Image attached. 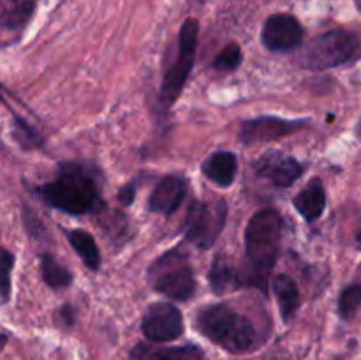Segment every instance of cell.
I'll return each instance as SVG.
<instances>
[{"label": "cell", "mask_w": 361, "mask_h": 360, "mask_svg": "<svg viewBox=\"0 0 361 360\" xmlns=\"http://www.w3.org/2000/svg\"><path fill=\"white\" fill-rule=\"evenodd\" d=\"M282 236V217L277 210L264 208L250 217L245 229V253L249 272L243 275L245 284L267 292V282L279 256Z\"/></svg>", "instance_id": "cell-1"}, {"label": "cell", "mask_w": 361, "mask_h": 360, "mask_svg": "<svg viewBox=\"0 0 361 360\" xmlns=\"http://www.w3.org/2000/svg\"><path fill=\"white\" fill-rule=\"evenodd\" d=\"M39 193L49 207L67 214H87L99 205L97 182L80 164H63L59 176L42 184Z\"/></svg>", "instance_id": "cell-2"}, {"label": "cell", "mask_w": 361, "mask_h": 360, "mask_svg": "<svg viewBox=\"0 0 361 360\" xmlns=\"http://www.w3.org/2000/svg\"><path fill=\"white\" fill-rule=\"evenodd\" d=\"M196 328L204 337L231 353L249 352L257 339L252 321L222 304L203 307L196 316Z\"/></svg>", "instance_id": "cell-3"}, {"label": "cell", "mask_w": 361, "mask_h": 360, "mask_svg": "<svg viewBox=\"0 0 361 360\" xmlns=\"http://www.w3.org/2000/svg\"><path fill=\"white\" fill-rule=\"evenodd\" d=\"M148 281L155 292L173 300H189L196 289L192 265L183 251L173 249L162 254L148 268Z\"/></svg>", "instance_id": "cell-4"}, {"label": "cell", "mask_w": 361, "mask_h": 360, "mask_svg": "<svg viewBox=\"0 0 361 360\" xmlns=\"http://www.w3.org/2000/svg\"><path fill=\"white\" fill-rule=\"evenodd\" d=\"M358 37L351 32L345 30H331L323 35L314 37L309 44L303 48L302 66L305 69L323 71L331 67L342 66L353 59L358 49Z\"/></svg>", "instance_id": "cell-5"}, {"label": "cell", "mask_w": 361, "mask_h": 360, "mask_svg": "<svg viewBox=\"0 0 361 360\" xmlns=\"http://www.w3.org/2000/svg\"><path fill=\"white\" fill-rule=\"evenodd\" d=\"M197 34H200V23L194 18L185 20V23L180 28L178 35V55L175 62L169 67L168 73L164 74L161 87V101L162 104L169 106L180 97L185 81L192 71L194 59H196L197 48Z\"/></svg>", "instance_id": "cell-6"}, {"label": "cell", "mask_w": 361, "mask_h": 360, "mask_svg": "<svg viewBox=\"0 0 361 360\" xmlns=\"http://www.w3.org/2000/svg\"><path fill=\"white\" fill-rule=\"evenodd\" d=\"M228 217V205L224 200L194 201L187 212L183 233L190 244L200 249H208L221 235Z\"/></svg>", "instance_id": "cell-7"}, {"label": "cell", "mask_w": 361, "mask_h": 360, "mask_svg": "<svg viewBox=\"0 0 361 360\" xmlns=\"http://www.w3.org/2000/svg\"><path fill=\"white\" fill-rule=\"evenodd\" d=\"M141 330L148 341H175L183 334V316L173 304H152L141 321Z\"/></svg>", "instance_id": "cell-8"}, {"label": "cell", "mask_w": 361, "mask_h": 360, "mask_svg": "<svg viewBox=\"0 0 361 360\" xmlns=\"http://www.w3.org/2000/svg\"><path fill=\"white\" fill-rule=\"evenodd\" d=\"M261 41L270 52H291L303 41V28L295 16L274 14L264 21Z\"/></svg>", "instance_id": "cell-9"}, {"label": "cell", "mask_w": 361, "mask_h": 360, "mask_svg": "<svg viewBox=\"0 0 361 360\" xmlns=\"http://www.w3.org/2000/svg\"><path fill=\"white\" fill-rule=\"evenodd\" d=\"M254 169H256L257 175L270 180L271 184L279 187H289L303 173V166L295 157L277 150L261 155L254 162Z\"/></svg>", "instance_id": "cell-10"}, {"label": "cell", "mask_w": 361, "mask_h": 360, "mask_svg": "<svg viewBox=\"0 0 361 360\" xmlns=\"http://www.w3.org/2000/svg\"><path fill=\"white\" fill-rule=\"evenodd\" d=\"M305 126L303 120H284L277 116H259L245 120L240 127V140L243 143H261V141L279 140L282 136L296 133Z\"/></svg>", "instance_id": "cell-11"}, {"label": "cell", "mask_w": 361, "mask_h": 360, "mask_svg": "<svg viewBox=\"0 0 361 360\" xmlns=\"http://www.w3.org/2000/svg\"><path fill=\"white\" fill-rule=\"evenodd\" d=\"M187 194V180L180 175H168L157 184L148 200V208L157 214L169 215L180 207Z\"/></svg>", "instance_id": "cell-12"}, {"label": "cell", "mask_w": 361, "mask_h": 360, "mask_svg": "<svg viewBox=\"0 0 361 360\" xmlns=\"http://www.w3.org/2000/svg\"><path fill=\"white\" fill-rule=\"evenodd\" d=\"M238 172V159L233 152H215L203 162V175L219 187H229Z\"/></svg>", "instance_id": "cell-13"}, {"label": "cell", "mask_w": 361, "mask_h": 360, "mask_svg": "<svg viewBox=\"0 0 361 360\" xmlns=\"http://www.w3.org/2000/svg\"><path fill=\"white\" fill-rule=\"evenodd\" d=\"M295 207L303 219L307 221H316L323 215L324 207H326V194H324L323 182L319 179L310 180L305 189L300 191L298 196L295 198Z\"/></svg>", "instance_id": "cell-14"}, {"label": "cell", "mask_w": 361, "mask_h": 360, "mask_svg": "<svg viewBox=\"0 0 361 360\" xmlns=\"http://www.w3.org/2000/svg\"><path fill=\"white\" fill-rule=\"evenodd\" d=\"M208 277H210L212 289L217 295H222V293H228L231 289H236L245 284L242 272L236 270L235 265L228 258L222 256V254L214 260Z\"/></svg>", "instance_id": "cell-15"}, {"label": "cell", "mask_w": 361, "mask_h": 360, "mask_svg": "<svg viewBox=\"0 0 361 360\" xmlns=\"http://www.w3.org/2000/svg\"><path fill=\"white\" fill-rule=\"evenodd\" d=\"M274 289L275 296H277L279 309H281V316L286 323L295 318L296 311L300 307V289L295 279L288 274H279L274 279Z\"/></svg>", "instance_id": "cell-16"}, {"label": "cell", "mask_w": 361, "mask_h": 360, "mask_svg": "<svg viewBox=\"0 0 361 360\" xmlns=\"http://www.w3.org/2000/svg\"><path fill=\"white\" fill-rule=\"evenodd\" d=\"M133 360H203V352L197 346H169V348H145L137 346Z\"/></svg>", "instance_id": "cell-17"}, {"label": "cell", "mask_w": 361, "mask_h": 360, "mask_svg": "<svg viewBox=\"0 0 361 360\" xmlns=\"http://www.w3.org/2000/svg\"><path fill=\"white\" fill-rule=\"evenodd\" d=\"M35 9V0H0V28L23 27Z\"/></svg>", "instance_id": "cell-18"}, {"label": "cell", "mask_w": 361, "mask_h": 360, "mask_svg": "<svg viewBox=\"0 0 361 360\" xmlns=\"http://www.w3.org/2000/svg\"><path fill=\"white\" fill-rule=\"evenodd\" d=\"M67 239H69L71 246L76 251L78 256L83 260V263L90 270H99V267H101V253H99L94 236L85 232V229H73V232H69Z\"/></svg>", "instance_id": "cell-19"}, {"label": "cell", "mask_w": 361, "mask_h": 360, "mask_svg": "<svg viewBox=\"0 0 361 360\" xmlns=\"http://www.w3.org/2000/svg\"><path fill=\"white\" fill-rule=\"evenodd\" d=\"M41 274L46 284L53 289H66L73 282V274L63 265H60L51 254L41 256Z\"/></svg>", "instance_id": "cell-20"}, {"label": "cell", "mask_w": 361, "mask_h": 360, "mask_svg": "<svg viewBox=\"0 0 361 360\" xmlns=\"http://www.w3.org/2000/svg\"><path fill=\"white\" fill-rule=\"evenodd\" d=\"M361 306V286H348L338 299V313L344 320H351Z\"/></svg>", "instance_id": "cell-21"}, {"label": "cell", "mask_w": 361, "mask_h": 360, "mask_svg": "<svg viewBox=\"0 0 361 360\" xmlns=\"http://www.w3.org/2000/svg\"><path fill=\"white\" fill-rule=\"evenodd\" d=\"M13 253L0 247V304H6L11 296V270H13Z\"/></svg>", "instance_id": "cell-22"}, {"label": "cell", "mask_w": 361, "mask_h": 360, "mask_svg": "<svg viewBox=\"0 0 361 360\" xmlns=\"http://www.w3.org/2000/svg\"><path fill=\"white\" fill-rule=\"evenodd\" d=\"M242 64V49L236 42H229L224 49L217 55L214 66L217 71H224V73H229V71L238 69V66Z\"/></svg>", "instance_id": "cell-23"}, {"label": "cell", "mask_w": 361, "mask_h": 360, "mask_svg": "<svg viewBox=\"0 0 361 360\" xmlns=\"http://www.w3.org/2000/svg\"><path fill=\"white\" fill-rule=\"evenodd\" d=\"M134 194H136V184H127L118 194V200L122 201L123 205H130L134 200Z\"/></svg>", "instance_id": "cell-24"}, {"label": "cell", "mask_w": 361, "mask_h": 360, "mask_svg": "<svg viewBox=\"0 0 361 360\" xmlns=\"http://www.w3.org/2000/svg\"><path fill=\"white\" fill-rule=\"evenodd\" d=\"M60 313H62L63 321H66V323L73 325V321H74V316H73V307H71V306H63V307H62V311H60Z\"/></svg>", "instance_id": "cell-25"}, {"label": "cell", "mask_w": 361, "mask_h": 360, "mask_svg": "<svg viewBox=\"0 0 361 360\" xmlns=\"http://www.w3.org/2000/svg\"><path fill=\"white\" fill-rule=\"evenodd\" d=\"M6 342H7V335L0 332V349H2L4 346H6Z\"/></svg>", "instance_id": "cell-26"}, {"label": "cell", "mask_w": 361, "mask_h": 360, "mask_svg": "<svg viewBox=\"0 0 361 360\" xmlns=\"http://www.w3.org/2000/svg\"><path fill=\"white\" fill-rule=\"evenodd\" d=\"M356 246H358L360 249H361V229H360L358 233H356Z\"/></svg>", "instance_id": "cell-27"}]
</instances>
